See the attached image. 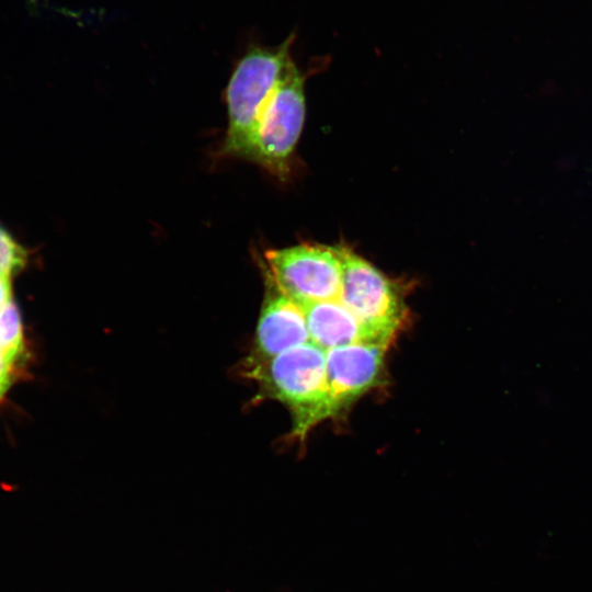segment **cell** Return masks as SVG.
Segmentation results:
<instances>
[{
	"label": "cell",
	"mask_w": 592,
	"mask_h": 592,
	"mask_svg": "<svg viewBox=\"0 0 592 592\" xmlns=\"http://www.w3.org/2000/svg\"><path fill=\"white\" fill-rule=\"evenodd\" d=\"M265 295L244 365L267 361L309 342L303 308L287 297L264 270Z\"/></svg>",
	"instance_id": "7"
},
{
	"label": "cell",
	"mask_w": 592,
	"mask_h": 592,
	"mask_svg": "<svg viewBox=\"0 0 592 592\" xmlns=\"http://www.w3.org/2000/svg\"><path fill=\"white\" fill-rule=\"evenodd\" d=\"M305 77L293 61L257 124L246 160L285 179L305 121Z\"/></svg>",
	"instance_id": "4"
},
{
	"label": "cell",
	"mask_w": 592,
	"mask_h": 592,
	"mask_svg": "<svg viewBox=\"0 0 592 592\" xmlns=\"http://www.w3.org/2000/svg\"><path fill=\"white\" fill-rule=\"evenodd\" d=\"M262 267L300 307L340 298L343 263L339 246L299 243L267 250Z\"/></svg>",
	"instance_id": "5"
},
{
	"label": "cell",
	"mask_w": 592,
	"mask_h": 592,
	"mask_svg": "<svg viewBox=\"0 0 592 592\" xmlns=\"http://www.w3.org/2000/svg\"><path fill=\"white\" fill-rule=\"evenodd\" d=\"M339 247L343 263L339 300L356 318L371 342L389 346L407 318L400 285L352 249Z\"/></svg>",
	"instance_id": "3"
},
{
	"label": "cell",
	"mask_w": 592,
	"mask_h": 592,
	"mask_svg": "<svg viewBox=\"0 0 592 592\" xmlns=\"http://www.w3.org/2000/svg\"><path fill=\"white\" fill-rule=\"evenodd\" d=\"M26 262L25 250L0 227V273L11 276Z\"/></svg>",
	"instance_id": "10"
},
{
	"label": "cell",
	"mask_w": 592,
	"mask_h": 592,
	"mask_svg": "<svg viewBox=\"0 0 592 592\" xmlns=\"http://www.w3.org/2000/svg\"><path fill=\"white\" fill-rule=\"evenodd\" d=\"M23 349L21 317L16 305L11 300L0 308V350L14 364Z\"/></svg>",
	"instance_id": "9"
},
{
	"label": "cell",
	"mask_w": 592,
	"mask_h": 592,
	"mask_svg": "<svg viewBox=\"0 0 592 592\" xmlns=\"http://www.w3.org/2000/svg\"><path fill=\"white\" fill-rule=\"evenodd\" d=\"M263 397L292 413V436L300 441L321 422L326 400V351L306 342L261 363L243 365Z\"/></svg>",
	"instance_id": "2"
},
{
	"label": "cell",
	"mask_w": 592,
	"mask_h": 592,
	"mask_svg": "<svg viewBox=\"0 0 592 592\" xmlns=\"http://www.w3.org/2000/svg\"><path fill=\"white\" fill-rule=\"evenodd\" d=\"M12 368L13 364L5 357L3 352L0 350V399L3 397V395L11 385Z\"/></svg>",
	"instance_id": "11"
},
{
	"label": "cell",
	"mask_w": 592,
	"mask_h": 592,
	"mask_svg": "<svg viewBox=\"0 0 592 592\" xmlns=\"http://www.w3.org/2000/svg\"><path fill=\"white\" fill-rule=\"evenodd\" d=\"M295 35L276 47L255 46L237 62L227 88L228 126L219 153L246 159L257 124L292 59Z\"/></svg>",
	"instance_id": "1"
},
{
	"label": "cell",
	"mask_w": 592,
	"mask_h": 592,
	"mask_svg": "<svg viewBox=\"0 0 592 592\" xmlns=\"http://www.w3.org/2000/svg\"><path fill=\"white\" fill-rule=\"evenodd\" d=\"M388 345L358 342L326 351V400L321 421L337 417L384 380Z\"/></svg>",
	"instance_id": "6"
},
{
	"label": "cell",
	"mask_w": 592,
	"mask_h": 592,
	"mask_svg": "<svg viewBox=\"0 0 592 592\" xmlns=\"http://www.w3.org/2000/svg\"><path fill=\"white\" fill-rule=\"evenodd\" d=\"M301 308L309 341L325 351L371 342L356 318L339 299L312 303Z\"/></svg>",
	"instance_id": "8"
},
{
	"label": "cell",
	"mask_w": 592,
	"mask_h": 592,
	"mask_svg": "<svg viewBox=\"0 0 592 592\" xmlns=\"http://www.w3.org/2000/svg\"><path fill=\"white\" fill-rule=\"evenodd\" d=\"M12 300L10 276L0 273V308Z\"/></svg>",
	"instance_id": "12"
}]
</instances>
